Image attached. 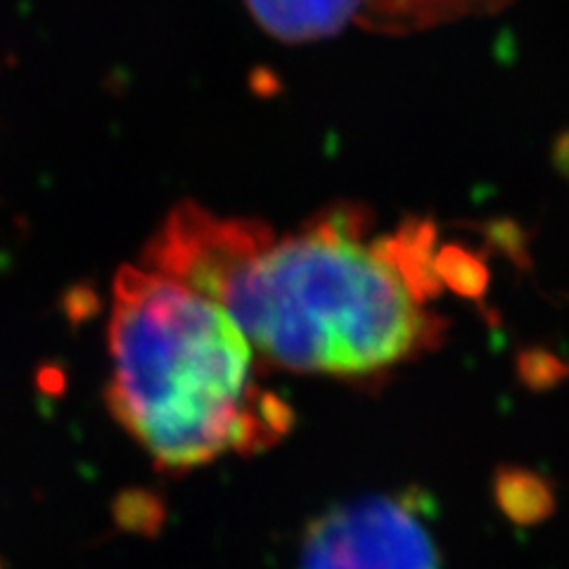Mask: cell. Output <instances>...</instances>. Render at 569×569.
I'll return each instance as SVG.
<instances>
[{
  "label": "cell",
  "mask_w": 569,
  "mask_h": 569,
  "mask_svg": "<svg viewBox=\"0 0 569 569\" xmlns=\"http://www.w3.org/2000/svg\"><path fill=\"white\" fill-rule=\"evenodd\" d=\"M146 266L217 301L257 359L345 380L378 378L435 349L449 328L437 301L485 284L482 266L443 242L437 223L408 219L376 233L359 204L278 233L183 202L152 236Z\"/></svg>",
  "instance_id": "cell-1"
},
{
  "label": "cell",
  "mask_w": 569,
  "mask_h": 569,
  "mask_svg": "<svg viewBox=\"0 0 569 569\" xmlns=\"http://www.w3.org/2000/svg\"><path fill=\"white\" fill-rule=\"evenodd\" d=\"M107 342V403L159 470L252 453L288 432L290 408L259 385L257 353L240 326L181 280L123 266Z\"/></svg>",
  "instance_id": "cell-2"
},
{
  "label": "cell",
  "mask_w": 569,
  "mask_h": 569,
  "mask_svg": "<svg viewBox=\"0 0 569 569\" xmlns=\"http://www.w3.org/2000/svg\"><path fill=\"white\" fill-rule=\"evenodd\" d=\"M418 491L351 498L316 518L297 569H443Z\"/></svg>",
  "instance_id": "cell-3"
},
{
  "label": "cell",
  "mask_w": 569,
  "mask_h": 569,
  "mask_svg": "<svg viewBox=\"0 0 569 569\" xmlns=\"http://www.w3.org/2000/svg\"><path fill=\"white\" fill-rule=\"evenodd\" d=\"M508 3L512 0H244L252 20L284 43L328 39L351 27L411 33L491 14Z\"/></svg>",
  "instance_id": "cell-4"
}]
</instances>
